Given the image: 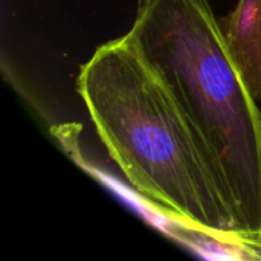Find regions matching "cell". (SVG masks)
<instances>
[{"instance_id": "obj_4", "label": "cell", "mask_w": 261, "mask_h": 261, "mask_svg": "<svg viewBox=\"0 0 261 261\" xmlns=\"http://www.w3.org/2000/svg\"><path fill=\"white\" fill-rule=\"evenodd\" d=\"M231 248L239 252V258L261 260V234H243L237 232Z\"/></svg>"}, {"instance_id": "obj_2", "label": "cell", "mask_w": 261, "mask_h": 261, "mask_svg": "<svg viewBox=\"0 0 261 261\" xmlns=\"http://www.w3.org/2000/svg\"><path fill=\"white\" fill-rule=\"evenodd\" d=\"M130 31L190 121L237 232L261 234V106L211 2L136 0Z\"/></svg>"}, {"instance_id": "obj_1", "label": "cell", "mask_w": 261, "mask_h": 261, "mask_svg": "<svg viewBox=\"0 0 261 261\" xmlns=\"http://www.w3.org/2000/svg\"><path fill=\"white\" fill-rule=\"evenodd\" d=\"M76 92L107 154L139 197L177 225L237 232L190 121L130 29L80 66Z\"/></svg>"}, {"instance_id": "obj_3", "label": "cell", "mask_w": 261, "mask_h": 261, "mask_svg": "<svg viewBox=\"0 0 261 261\" xmlns=\"http://www.w3.org/2000/svg\"><path fill=\"white\" fill-rule=\"evenodd\" d=\"M219 23L240 73L261 106V0H236Z\"/></svg>"}]
</instances>
